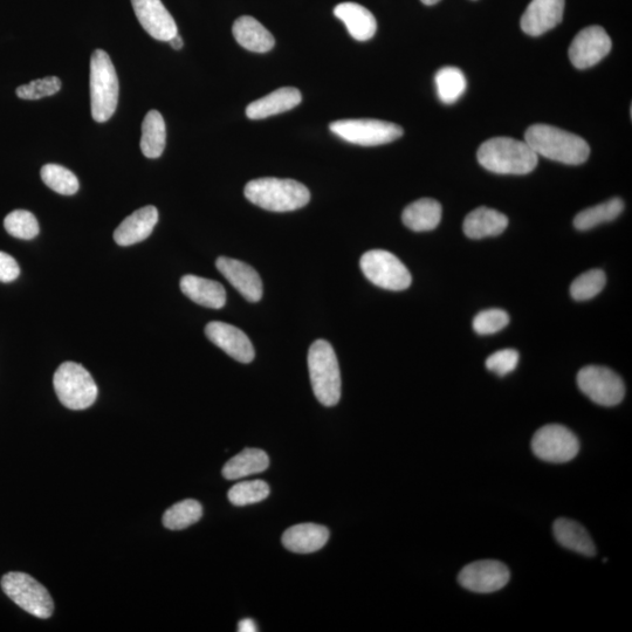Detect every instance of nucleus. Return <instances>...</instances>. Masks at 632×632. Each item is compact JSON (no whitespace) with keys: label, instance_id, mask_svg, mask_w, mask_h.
Segmentation results:
<instances>
[{"label":"nucleus","instance_id":"nucleus-1","mask_svg":"<svg viewBox=\"0 0 632 632\" xmlns=\"http://www.w3.org/2000/svg\"><path fill=\"white\" fill-rule=\"evenodd\" d=\"M480 166L499 175H527L537 168L539 158L526 142L511 137H494L480 146Z\"/></svg>","mask_w":632,"mask_h":632},{"label":"nucleus","instance_id":"nucleus-2","mask_svg":"<svg viewBox=\"0 0 632 632\" xmlns=\"http://www.w3.org/2000/svg\"><path fill=\"white\" fill-rule=\"evenodd\" d=\"M525 142L538 156L548 160L579 166L590 155V147L581 136L548 125H534L527 129Z\"/></svg>","mask_w":632,"mask_h":632},{"label":"nucleus","instance_id":"nucleus-3","mask_svg":"<svg viewBox=\"0 0 632 632\" xmlns=\"http://www.w3.org/2000/svg\"><path fill=\"white\" fill-rule=\"evenodd\" d=\"M245 197L272 212H290L304 208L311 201V192L304 184L281 178H258L246 184Z\"/></svg>","mask_w":632,"mask_h":632},{"label":"nucleus","instance_id":"nucleus-4","mask_svg":"<svg viewBox=\"0 0 632 632\" xmlns=\"http://www.w3.org/2000/svg\"><path fill=\"white\" fill-rule=\"evenodd\" d=\"M308 369L314 395L325 407H334L341 398V373L331 343L316 340L308 352Z\"/></svg>","mask_w":632,"mask_h":632},{"label":"nucleus","instance_id":"nucleus-5","mask_svg":"<svg viewBox=\"0 0 632 632\" xmlns=\"http://www.w3.org/2000/svg\"><path fill=\"white\" fill-rule=\"evenodd\" d=\"M119 102V79L108 53L96 50L91 58V107L96 122L112 118Z\"/></svg>","mask_w":632,"mask_h":632},{"label":"nucleus","instance_id":"nucleus-6","mask_svg":"<svg viewBox=\"0 0 632 632\" xmlns=\"http://www.w3.org/2000/svg\"><path fill=\"white\" fill-rule=\"evenodd\" d=\"M54 389L59 401L71 410L92 407L98 397V387L91 374L75 362H65L54 374Z\"/></svg>","mask_w":632,"mask_h":632},{"label":"nucleus","instance_id":"nucleus-7","mask_svg":"<svg viewBox=\"0 0 632 632\" xmlns=\"http://www.w3.org/2000/svg\"><path fill=\"white\" fill-rule=\"evenodd\" d=\"M4 593L27 613L38 618H50L54 603L47 589L25 573L11 572L3 576Z\"/></svg>","mask_w":632,"mask_h":632},{"label":"nucleus","instance_id":"nucleus-8","mask_svg":"<svg viewBox=\"0 0 632 632\" xmlns=\"http://www.w3.org/2000/svg\"><path fill=\"white\" fill-rule=\"evenodd\" d=\"M360 266L364 276L383 290L400 292L407 290L412 283L407 266L388 251L372 250L364 253Z\"/></svg>","mask_w":632,"mask_h":632},{"label":"nucleus","instance_id":"nucleus-9","mask_svg":"<svg viewBox=\"0 0 632 632\" xmlns=\"http://www.w3.org/2000/svg\"><path fill=\"white\" fill-rule=\"evenodd\" d=\"M329 129L340 139L363 147L382 146L403 135V129L395 123L368 119L335 121Z\"/></svg>","mask_w":632,"mask_h":632},{"label":"nucleus","instance_id":"nucleus-10","mask_svg":"<svg viewBox=\"0 0 632 632\" xmlns=\"http://www.w3.org/2000/svg\"><path fill=\"white\" fill-rule=\"evenodd\" d=\"M577 386L583 394L603 407H615L623 401L625 386L613 370L601 366L582 368L577 374Z\"/></svg>","mask_w":632,"mask_h":632},{"label":"nucleus","instance_id":"nucleus-11","mask_svg":"<svg viewBox=\"0 0 632 632\" xmlns=\"http://www.w3.org/2000/svg\"><path fill=\"white\" fill-rule=\"evenodd\" d=\"M532 450L535 456L545 462L562 464L577 456L580 442L574 432L563 425L549 424L534 435Z\"/></svg>","mask_w":632,"mask_h":632},{"label":"nucleus","instance_id":"nucleus-12","mask_svg":"<svg viewBox=\"0 0 632 632\" xmlns=\"http://www.w3.org/2000/svg\"><path fill=\"white\" fill-rule=\"evenodd\" d=\"M510 570L503 562L483 560L470 563L459 573L460 586L473 593L490 594L503 589L510 581Z\"/></svg>","mask_w":632,"mask_h":632},{"label":"nucleus","instance_id":"nucleus-13","mask_svg":"<svg viewBox=\"0 0 632 632\" xmlns=\"http://www.w3.org/2000/svg\"><path fill=\"white\" fill-rule=\"evenodd\" d=\"M611 51V39L601 26H589L577 33L569 47V59L577 70L600 63Z\"/></svg>","mask_w":632,"mask_h":632},{"label":"nucleus","instance_id":"nucleus-14","mask_svg":"<svg viewBox=\"0 0 632 632\" xmlns=\"http://www.w3.org/2000/svg\"><path fill=\"white\" fill-rule=\"evenodd\" d=\"M133 9L144 31L160 41H169L178 34L173 16L161 0H132Z\"/></svg>","mask_w":632,"mask_h":632},{"label":"nucleus","instance_id":"nucleus-15","mask_svg":"<svg viewBox=\"0 0 632 632\" xmlns=\"http://www.w3.org/2000/svg\"><path fill=\"white\" fill-rule=\"evenodd\" d=\"M205 335L218 348L240 363H251L256 356L252 342L239 328L214 321L205 327Z\"/></svg>","mask_w":632,"mask_h":632},{"label":"nucleus","instance_id":"nucleus-16","mask_svg":"<svg viewBox=\"0 0 632 632\" xmlns=\"http://www.w3.org/2000/svg\"><path fill=\"white\" fill-rule=\"evenodd\" d=\"M565 0H532L521 18V30L528 36L540 37L558 26L563 19Z\"/></svg>","mask_w":632,"mask_h":632},{"label":"nucleus","instance_id":"nucleus-17","mask_svg":"<svg viewBox=\"0 0 632 632\" xmlns=\"http://www.w3.org/2000/svg\"><path fill=\"white\" fill-rule=\"evenodd\" d=\"M217 270L243 295L247 301L258 302L263 298V283L256 270L237 259L219 257Z\"/></svg>","mask_w":632,"mask_h":632},{"label":"nucleus","instance_id":"nucleus-18","mask_svg":"<svg viewBox=\"0 0 632 632\" xmlns=\"http://www.w3.org/2000/svg\"><path fill=\"white\" fill-rule=\"evenodd\" d=\"M158 222L155 206H144L123 221L114 232V240L120 246H132L146 240Z\"/></svg>","mask_w":632,"mask_h":632},{"label":"nucleus","instance_id":"nucleus-19","mask_svg":"<svg viewBox=\"0 0 632 632\" xmlns=\"http://www.w3.org/2000/svg\"><path fill=\"white\" fill-rule=\"evenodd\" d=\"M302 96L297 88L283 87L269 95L250 103L246 108V116L250 120H263L278 115L300 105Z\"/></svg>","mask_w":632,"mask_h":632},{"label":"nucleus","instance_id":"nucleus-20","mask_svg":"<svg viewBox=\"0 0 632 632\" xmlns=\"http://www.w3.org/2000/svg\"><path fill=\"white\" fill-rule=\"evenodd\" d=\"M329 539L328 528L316 524H300L288 528L283 535V545L288 551L309 554L324 548Z\"/></svg>","mask_w":632,"mask_h":632},{"label":"nucleus","instance_id":"nucleus-21","mask_svg":"<svg viewBox=\"0 0 632 632\" xmlns=\"http://www.w3.org/2000/svg\"><path fill=\"white\" fill-rule=\"evenodd\" d=\"M232 33L240 46L254 53L270 52L276 45L272 33L250 16L238 18L233 24Z\"/></svg>","mask_w":632,"mask_h":632},{"label":"nucleus","instance_id":"nucleus-22","mask_svg":"<svg viewBox=\"0 0 632 632\" xmlns=\"http://www.w3.org/2000/svg\"><path fill=\"white\" fill-rule=\"evenodd\" d=\"M334 15L346 25L355 40L368 41L375 36L377 22L372 12L357 3H341L334 9Z\"/></svg>","mask_w":632,"mask_h":632},{"label":"nucleus","instance_id":"nucleus-23","mask_svg":"<svg viewBox=\"0 0 632 632\" xmlns=\"http://www.w3.org/2000/svg\"><path fill=\"white\" fill-rule=\"evenodd\" d=\"M508 226V218L497 210L478 208L466 216L463 229L471 239H483L501 235Z\"/></svg>","mask_w":632,"mask_h":632},{"label":"nucleus","instance_id":"nucleus-24","mask_svg":"<svg viewBox=\"0 0 632 632\" xmlns=\"http://www.w3.org/2000/svg\"><path fill=\"white\" fill-rule=\"evenodd\" d=\"M181 291L196 304L221 309L226 304V292L218 281L197 276H184L181 279Z\"/></svg>","mask_w":632,"mask_h":632},{"label":"nucleus","instance_id":"nucleus-25","mask_svg":"<svg viewBox=\"0 0 632 632\" xmlns=\"http://www.w3.org/2000/svg\"><path fill=\"white\" fill-rule=\"evenodd\" d=\"M402 221L415 232L432 231L442 221V205L435 199L422 198L404 209Z\"/></svg>","mask_w":632,"mask_h":632},{"label":"nucleus","instance_id":"nucleus-26","mask_svg":"<svg viewBox=\"0 0 632 632\" xmlns=\"http://www.w3.org/2000/svg\"><path fill=\"white\" fill-rule=\"evenodd\" d=\"M553 530L556 541L569 551L589 556V558L596 554L594 541L579 522L561 518L555 521Z\"/></svg>","mask_w":632,"mask_h":632},{"label":"nucleus","instance_id":"nucleus-27","mask_svg":"<svg viewBox=\"0 0 632 632\" xmlns=\"http://www.w3.org/2000/svg\"><path fill=\"white\" fill-rule=\"evenodd\" d=\"M269 466L270 458L265 451L245 449L224 465L223 476L228 480H237L264 472Z\"/></svg>","mask_w":632,"mask_h":632},{"label":"nucleus","instance_id":"nucleus-28","mask_svg":"<svg viewBox=\"0 0 632 632\" xmlns=\"http://www.w3.org/2000/svg\"><path fill=\"white\" fill-rule=\"evenodd\" d=\"M166 122L160 112L150 111L142 123L141 150L148 158H158L166 149Z\"/></svg>","mask_w":632,"mask_h":632},{"label":"nucleus","instance_id":"nucleus-29","mask_svg":"<svg viewBox=\"0 0 632 632\" xmlns=\"http://www.w3.org/2000/svg\"><path fill=\"white\" fill-rule=\"evenodd\" d=\"M624 203L621 198H611L609 201L593 206L577 214L574 226L579 231H588L603 223L613 222L622 214Z\"/></svg>","mask_w":632,"mask_h":632},{"label":"nucleus","instance_id":"nucleus-30","mask_svg":"<svg viewBox=\"0 0 632 632\" xmlns=\"http://www.w3.org/2000/svg\"><path fill=\"white\" fill-rule=\"evenodd\" d=\"M435 82L439 100L446 105H452L462 98L467 87L464 73L456 67H444L439 70Z\"/></svg>","mask_w":632,"mask_h":632},{"label":"nucleus","instance_id":"nucleus-31","mask_svg":"<svg viewBox=\"0 0 632 632\" xmlns=\"http://www.w3.org/2000/svg\"><path fill=\"white\" fill-rule=\"evenodd\" d=\"M203 517V507L197 500L187 499L169 508L163 515V525L171 531H181Z\"/></svg>","mask_w":632,"mask_h":632},{"label":"nucleus","instance_id":"nucleus-32","mask_svg":"<svg viewBox=\"0 0 632 632\" xmlns=\"http://www.w3.org/2000/svg\"><path fill=\"white\" fill-rule=\"evenodd\" d=\"M40 176L48 188L60 195L77 194L80 187L78 177L71 170L58 166V164H46L41 169Z\"/></svg>","mask_w":632,"mask_h":632},{"label":"nucleus","instance_id":"nucleus-33","mask_svg":"<svg viewBox=\"0 0 632 632\" xmlns=\"http://www.w3.org/2000/svg\"><path fill=\"white\" fill-rule=\"evenodd\" d=\"M270 493V486L264 480H251L233 486L228 496L232 505L247 506L269 498Z\"/></svg>","mask_w":632,"mask_h":632},{"label":"nucleus","instance_id":"nucleus-34","mask_svg":"<svg viewBox=\"0 0 632 632\" xmlns=\"http://www.w3.org/2000/svg\"><path fill=\"white\" fill-rule=\"evenodd\" d=\"M606 283V273L602 270H590L574 280L570 286V294L576 301H587L600 294Z\"/></svg>","mask_w":632,"mask_h":632},{"label":"nucleus","instance_id":"nucleus-35","mask_svg":"<svg viewBox=\"0 0 632 632\" xmlns=\"http://www.w3.org/2000/svg\"><path fill=\"white\" fill-rule=\"evenodd\" d=\"M4 228L12 237L24 240L36 238L40 230L37 218L26 210L12 211L5 218Z\"/></svg>","mask_w":632,"mask_h":632},{"label":"nucleus","instance_id":"nucleus-36","mask_svg":"<svg viewBox=\"0 0 632 632\" xmlns=\"http://www.w3.org/2000/svg\"><path fill=\"white\" fill-rule=\"evenodd\" d=\"M508 322H510V316L503 309H486L474 318L473 329L479 335H491L504 329Z\"/></svg>","mask_w":632,"mask_h":632},{"label":"nucleus","instance_id":"nucleus-37","mask_svg":"<svg viewBox=\"0 0 632 632\" xmlns=\"http://www.w3.org/2000/svg\"><path fill=\"white\" fill-rule=\"evenodd\" d=\"M61 89V80L57 77H47L19 86L17 96L23 100H40L57 94Z\"/></svg>","mask_w":632,"mask_h":632},{"label":"nucleus","instance_id":"nucleus-38","mask_svg":"<svg viewBox=\"0 0 632 632\" xmlns=\"http://www.w3.org/2000/svg\"><path fill=\"white\" fill-rule=\"evenodd\" d=\"M519 362V353L514 349H503L492 354L486 360V368L499 376H506L514 372Z\"/></svg>","mask_w":632,"mask_h":632},{"label":"nucleus","instance_id":"nucleus-39","mask_svg":"<svg viewBox=\"0 0 632 632\" xmlns=\"http://www.w3.org/2000/svg\"><path fill=\"white\" fill-rule=\"evenodd\" d=\"M20 274V267L10 254L0 251V281L12 283Z\"/></svg>","mask_w":632,"mask_h":632},{"label":"nucleus","instance_id":"nucleus-40","mask_svg":"<svg viewBox=\"0 0 632 632\" xmlns=\"http://www.w3.org/2000/svg\"><path fill=\"white\" fill-rule=\"evenodd\" d=\"M239 632H256L258 631L256 623L251 620V618H245L238 624Z\"/></svg>","mask_w":632,"mask_h":632},{"label":"nucleus","instance_id":"nucleus-41","mask_svg":"<svg viewBox=\"0 0 632 632\" xmlns=\"http://www.w3.org/2000/svg\"><path fill=\"white\" fill-rule=\"evenodd\" d=\"M168 43L176 51L181 50V48L184 46L183 39L181 38L180 34H177V36H175L173 39H170Z\"/></svg>","mask_w":632,"mask_h":632},{"label":"nucleus","instance_id":"nucleus-42","mask_svg":"<svg viewBox=\"0 0 632 632\" xmlns=\"http://www.w3.org/2000/svg\"><path fill=\"white\" fill-rule=\"evenodd\" d=\"M421 2L424 5L431 6V5H436L437 3L441 2V0H421Z\"/></svg>","mask_w":632,"mask_h":632}]
</instances>
